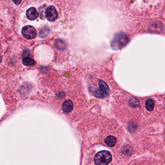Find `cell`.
<instances>
[{
  "label": "cell",
  "mask_w": 165,
  "mask_h": 165,
  "mask_svg": "<svg viewBox=\"0 0 165 165\" xmlns=\"http://www.w3.org/2000/svg\"><path fill=\"white\" fill-rule=\"evenodd\" d=\"M129 42V38L124 33H118L115 34L111 43V46L114 50H120L124 48Z\"/></svg>",
  "instance_id": "1"
},
{
  "label": "cell",
  "mask_w": 165,
  "mask_h": 165,
  "mask_svg": "<svg viewBox=\"0 0 165 165\" xmlns=\"http://www.w3.org/2000/svg\"><path fill=\"white\" fill-rule=\"evenodd\" d=\"M112 160V156L108 151H101L94 157V163L96 165H107Z\"/></svg>",
  "instance_id": "2"
},
{
  "label": "cell",
  "mask_w": 165,
  "mask_h": 165,
  "mask_svg": "<svg viewBox=\"0 0 165 165\" xmlns=\"http://www.w3.org/2000/svg\"><path fill=\"white\" fill-rule=\"evenodd\" d=\"M21 33L23 36L27 39H34L37 34L36 29L31 25L24 26L21 30Z\"/></svg>",
  "instance_id": "3"
},
{
  "label": "cell",
  "mask_w": 165,
  "mask_h": 165,
  "mask_svg": "<svg viewBox=\"0 0 165 165\" xmlns=\"http://www.w3.org/2000/svg\"><path fill=\"white\" fill-rule=\"evenodd\" d=\"M46 16L49 21H54L57 19V11L54 6H51L47 7L46 12Z\"/></svg>",
  "instance_id": "4"
},
{
  "label": "cell",
  "mask_w": 165,
  "mask_h": 165,
  "mask_svg": "<svg viewBox=\"0 0 165 165\" xmlns=\"http://www.w3.org/2000/svg\"><path fill=\"white\" fill-rule=\"evenodd\" d=\"M26 16L30 21H34L38 16V13L36 8L30 7L26 11Z\"/></svg>",
  "instance_id": "5"
},
{
  "label": "cell",
  "mask_w": 165,
  "mask_h": 165,
  "mask_svg": "<svg viewBox=\"0 0 165 165\" xmlns=\"http://www.w3.org/2000/svg\"><path fill=\"white\" fill-rule=\"evenodd\" d=\"M62 109L64 112L65 113H69L71 112L73 109L72 101L70 100H67L64 101L62 105Z\"/></svg>",
  "instance_id": "6"
},
{
  "label": "cell",
  "mask_w": 165,
  "mask_h": 165,
  "mask_svg": "<svg viewBox=\"0 0 165 165\" xmlns=\"http://www.w3.org/2000/svg\"><path fill=\"white\" fill-rule=\"evenodd\" d=\"M99 89L107 95L109 94V86L105 81L100 79L99 81Z\"/></svg>",
  "instance_id": "7"
},
{
  "label": "cell",
  "mask_w": 165,
  "mask_h": 165,
  "mask_svg": "<svg viewBox=\"0 0 165 165\" xmlns=\"http://www.w3.org/2000/svg\"><path fill=\"white\" fill-rule=\"evenodd\" d=\"M116 141L117 140L116 138L112 136H108L105 140V143L109 147L114 146L116 144Z\"/></svg>",
  "instance_id": "8"
},
{
  "label": "cell",
  "mask_w": 165,
  "mask_h": 165,
  "mask_svg": "<svg viewBox=\"0 0 165 165\" xmlns=\"http://www.w3.org/2000/svg\"><path fill=\"white\" fill-rule=\"evenodd\" d=\"M22 63L25 66H34L36 64V62L34 59L28 57H25L23 58L22 60Z\"/></svg>",
  "instance_id": "9"
},
{
  "label": "cell",
  "mask_w": 165,
  "mask_h": 165,
  "mask_svg": "<svg viewBox=\"0 0 165 165\" xmlns=\"http://www.w3.org/2000/svg\"><path fill=\"white\" fill-rule=\"evenodd\" d=\"M154 101L151 99H149L146 101L145 107L148 111H152L154 109Z\"/></svg>",
  "instance_id": "10"
},
{
  "label": "cell",
  "mask_w": 165,
  "mask_h": 165,
  "mask_svg": "<svg viewBox=\"0 0 165 165\" xmlns=\"http://www.w3.org/2000/svg\"><path fill=\"white\" fill-rule=\"evenodd\" d=\"M93 94L96 97L98 98H103L106 97L108 95L106 94L104 92L101 91L99 89H96L93 91Z\"/></svg>",
  "instance_id": "11"
},
{
  "label": "cell",
  "mask_w": 165,
  "mask_h": 165,
  "mask_svg": "<svg viewBox=\"0 0 165 165\" xmlns=\"http://www.w3.org/2000/svg\"><path fill=\"white\" fill-rule=\"evenodd\" d=\"M55 46L57 48L61 50H64L66 48V43L62 40L57 39L55 42Z\"/></svg>",
  "instance_id": "12"
},
{
  "label": "cell",
  "mask_w": 165,
  "mask_h": 165,
  "mask_svg": "<svg viewBox=\"0 0 165 165\" xmlns=\"http://www.w3.org/2000/svg\"><path fill=\"white\" fill-rule=\"evenodd\" d=\"M129 103L130 106L133 108L138 107L139 105V102L136 98H132L130 100Z\"/></svg>",
  "instance_id": "13"
},
{
  "label": "cell",
  "mask_w": 165,
  "mask_h": 165,
  "mask_svg": "<svg viewBox=\"0 0 165 165\" xmlns=\"http://www.w3.org/2000/svg\"><path fill=\"white\" fill-rule=\"evenodd\" d=\"M49 33V30L48 28H44L40 31V36L41 37H44L47 36Z\"/></svg>",
  "instance_id": "14"
},
{
  "label": "cell",
  "mask_w": 165,
  "mask_h": 165,
  "mask_svg": "<svg viewBox=\"0 0 165 165\" xmlns=\"http://www.w3.org/2000/svg\"><path fill=\"white\" fill-rule=\"evenodd\" d=\"M21 1H13V2H14V3H15L16 4H18L17 3H18V4H19L21 3Z\"/></svg>",
  "instance_id": "15"
}]
</instances>
